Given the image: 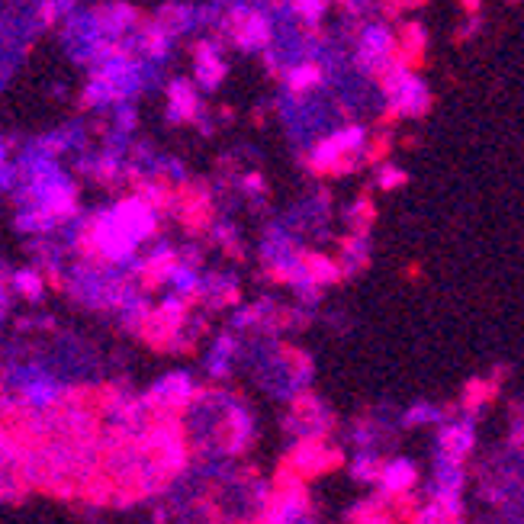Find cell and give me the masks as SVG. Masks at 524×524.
I'll list each match as a JSON object with an SVG mask.
<instances>
[{"label": "cell", "mask_w": 524, "mask_h": 524, "mask_svg": "<svg viewBox=\"0 0 524 524\" xmlns=\"http://www.w3.org/2000/svg\"><path fill=\"white\" fill-rule=\"evenodd\" d=\"M441 447H444V457H451V460L457 463V460L473 447V425L463 422V425L447 428L444 438H441Z\"/></svg>", "instance_id": "6da1fadb"}, {"label": "cell", "mask_w": 524, "mask_h": 524, "mask_svg": "<svg viewBox=\"0 0 524 524\" xmlns=\"http://www.w3.org/2000/svg\"><path fill=\"white\" fill-rule=\"evenodd\" d=\"M383 483H386L389 489H393V492L409 489V486L415 483V467H412V463H406V460L389 463L386 473H383Z\"/></svg>", "instance_id": "7a4b0ae2"}]
</instances>
